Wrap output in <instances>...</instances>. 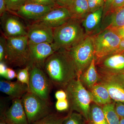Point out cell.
Returning a JSON list of instances; mask_svg holds the SVG:
<instances>
[{
	"label": "cell",
	"instance_id": "obj_1",
	"mask_svg": "<svg viewBox=\"0 0 124 124\" xmlns=\"http://www.w3.org/2000/svg\"><path fill=\"white\" fill-rule=\"evenodd\" d=\"M43 70L53 85L64 88L78 77L77 72L69 52L61 49L55 51L46 59Z\"/></svg>",
	"mask_w": 124,
	"mask_h": 124
},
{
	"label": "cell",
	"instance_id": "obj_2",
	"mask_svg": "<svg viewBox=\"0 0 124 124\" xmlns=\"http://www.w3.org/2000/svg\"><path fill=\"white\" fill-rule=\"evenodd\" d=\"M52 44L55 51L69 50L80 43L86 36L81 21L71 18L64 24L53 29Z\"/></svg>",
	"mask_w": 124,
	"mask_h": 124
},
{
	"label": "cell",
	"instance_id": "obj_3",
	"mask_svg": "<svg viewBox=\"0 0 124 124\" xmlns=\"http://www.w3.org/2000/svg\"><path fill=\"white\" fill-rule=\"evenodd\" d=\"M64 89L67 93L70 111H76L81 114L86 121H88L89 112L92 102L89 91L78 77L69 82Z\"/></svg>",
	"mask_w": 124,
	"mask_h": 124
},
{
	"label": "cell",
	"instance_id": "obj_4",
	"mask_svg": "<svg viewBox=\"0 0 124 124\" xmlns=\"http://www.w3.org/2000/svg\"><path fill=\"white\" fill-rule=\"evenodd\" d=\"M6 63L14 67L30 66L31 56L27 36L6 38Z\"/></svg>",
	"mask_w": 124,
	"mask_h": 124
},
{
	"label": "cell",
	"instance_id": "obj_5",
	"mask_svg": "<svg viewBox=\"0 0 124 124\" xmlns=\"http://www.w3.org/2000/svg\"><path fill=\"white\" fill-rule=\"evenodd\" d=\"M68 51L75 64L78 78H79L95 58L93 38L86 36L81 42Z\"/></svg>",
	"mask_w": 124,
	"mask_h": 124
},
{
	"label": "cell",
	"instance_id": "obj_6",
	"mask_svg": "<svg viewBox=\"0 0 124 124\" xmlns=\"http://www.w3.org/2000/svg\"><path fill=\"white\" fill-rule=\"evenodd\" d=\"M21 100L29 124H32L51 113L50 102L30 91L25 93Z\"/></svg>",
	"mask_w": 124,
	"mask_h": 124
},
{
	"label": "cell",
	"instance_id": "obj_7",
	"mask_svg": "<svg viewBox=\"0 0 124 124\" xmlns=\"http://www.w3.org/2000/svg\"><path fill=\"white\" fill-rule=\"evenodd\" d=\"M95 59L117 52L122 39L113 29L106 28L92 37Z\"/></svg>",
	"mask_w": 124,
	"mask_h": 124
},
{
	"label": "cell",
	"instance_id": "obj_8",
	"mask_svg": "<svg viewBox=\"0 0 124 124\" xmlns=\"http://www.w3.org/2000/svg\"><path fill=\"white\" fill-rule=\"evenodd\" d=\"M52 85L43 69L35 64L31 66L29 91L43 100L50 102V94Z\"/></svg>",
	"mask_w": 124,
	"mask_h": 124
},
{
	"label": "cell",
	"instance_id": "obj_9",
	"mask_svg": "<svg viewBox=\"0 0 124 124\" xmlns=\"http://www.w3.org/2000/svg\"><path fill=\"white\" fill-rule=\"evenodd\" d=\"M96 69L100 75L124 73V51L113 53L95 59Z\"/></svg>",
	"mask_w": 124,
	"mask_h": 124
},
{
	"label": "cell",
	"instance_id": "obj_10",
	"mask_svg": "<svg viewBox=\"0 0 124 124\" xmlns=\"http://www.w3.org/2000/svg\"><path fill=\"white\" fill-rule=\"evenodd\" d=\"M18 16L8 11L0 16L2 34L6 38L27 36V28Z\"/></svg>",
	"mask_w": 124,
	"mask_h": 124
},
{
	"label": "cell",
	"instance_id": "obj_11",
	"mask_svg": "<svg viewBox=\"0 0 124 124\" xmlns=\"http://www.w3.org/2000/svg\"><path fill=\"white\" fill-rule=\"evenodd\" d=\"M99 75L98 83L106 87L112 100L124 102V78L122 74Z\"/></svg>",
	"mask_w": 124,
	"mask_h": 124
},
{
	"label": "cell",
	"instance_id": "obj_12",
	"mask_svg": "<svg viewBox=\"0 0 124 124\" xmlns=\"http://www.w3.org/2000/svg\"><path fill=\"white\" fill-rule=\"evenodd\" d=\"M27 29L29 43L52 44L53 42V29L42 23L32 22Z\"/></svg>",
	"mask_w": 124,
	"mask_h": 124
},
{
	"label": "cell",
	"instance_id": "obj_13",
	"mask_svg": "<svg viewBox=\"0 0 124 124\" xmlns=\"http://www.w3.org/2000/svg\"><path fill=\"white\" fill-rule=\"evenodd\" d=\"M31 63L43 69L47 58L55 52L52 44L48 43L32 44L28 42Z\"/></svg>",
	"mask_w": 124,
	"mask_h": 124
},
{
	"label": "cell",
	"instance_id": "obj_14",
	"mask_svg": "<svg viewBox=\"0 0 124 124\" xmlns=\"http://www.w3.org/2000/svg\"><path fill=\"white\" fill-rule=\"evenodd\" d=\"M71 18L68 8L57 6L35 22L42 23L54 29L64 24Z\"/></svg>",
	"mask_w": 124,
	"mask_h": 124
},
{
	"label": "cell",
	"instance_id": "obj_15",
	"mask_svg": "<svg viewBox=\"0 0 124 124\" xmlns=\"http://www.w3.org/2000/svg\"><path fill=\"white\" fill-rule=\"evenodd\" d=\"M54 7L28 2L20 7L14 14L26 20L35 22Z\"/></svg>",
	"mask_w": 124,
	"mask_h": 124
},
{
	"label": "cell",
	"instance_id": "obj_16",
	"mask_svg": "<svg viewBox=\"0 0 124 124\" xmlns=\"http://www.w3.org/2000/svg\"><path fill=\"white\" fill-rule=\"evenodd\" d=\"M103 7L89 12L81 21L86 36L92 37L101 31Z\"/></svg>",
	"mask_w": 124,
	"mask_h": 124
},
{
	"label": "cell",
	"instance_id": "obj_17",
	"mask_svg": "<svg viewBox=\"0 0 124 124\" xmlns=\"http://www.w3.org/2000/svg\"><path fill=\"white\" fill-rule=\"evenodd\" d=\"M0 114H4L5 119L9 124H29L21 99L13 100L10 108Z\"/></svg>",
	"mask_w": 124,
	"mask_h": 124
},
{
	"label": "cell",
	"instance_id": "obj_18",
	"mask_svg": "<svg viewBox=\"0 0 124 124\" xmlns=\"http://www.w3.org/2000/svg\"><path fill=\"white\" fill-rule=\"evenodd\" d=\"M0 91L9 96L10 99H21L23 95L29 91L27 85L17 80L12 81L8 80L0 81Z\"/></svg>",
	"mask_w": 124,
	"mask_h": 124
},
{
	"label": "cell",
	"instance_id": "obj_19",
	"mask_svg": "<svg viewBox=\"0 0 124 124\" xmlns=\"http://www.w3.org/2000/svg\"><path fill=\"white\" fill-rule=\"evenodd\" d=\"M100 78V75L95 66L94 58L89 66L81 74L79 78L83 85L89 91L94 85L98 82Z\"/></svg>",
	"mask_w": 124,
	"mask_h": 124
},
{
	"label": "cell",
	"instance_id": "obj_20",
	"mask_svg": "<svg viewBox=\"0 0 124 124\" xmlns=\"http://www.w3.org/2000/svg\"><path fill=\"white\" fill-rule=\"evenodd\" d=\"M124 26V6L107 16L102 21L101 31Z\"/></svg>",
	"mask_w": 124,
	"mask_h": 124
},
{
	"label": "cell",
	"instance_id": "obj_21",
	"mask_svg": "<svg viewBox=\"0 0 124 124\" xmlns=\"http://www.w3.org/2000/svg\"><path fill=\"white\" fill-rule=\"evenodd\" d=\"M89 91L92 102L96 104L103 106L112 102L107 90L100 83H97Z\"/></svg>",
	"mask_w": 124,
	"mask_h": 124
},
{
	"label": "cell",
	"instance_id": "obj_22",
	"mask_svg": "<svg viewBox=\"0 0 124 124\" xmlns=\"http://www.w3.org/2000/svg\"><path fill=\"white\" fill-rule=\"evenodd\" d=\"M68 8L71 18L81 21L90 12L87 0H73Z\"/></svg>",
	"mask_w": 124,
	"mask_h": 124
},
{
	"label": "cell",
	"instance_id": "obj_23",
	"mask_svg": "<svg viewBox=\"0 0 124 124\" xmlns=\"http://www.w3.org/2000/svg\"><path fill=\"white\" fill-rule=\"evenodd\" d=\"M88 121L89 124H108L102 108L94 103L90 105Z\"/></svg>",
	"mask_w": 124,
	"mask_h": 124
},
{
	"label": "cell",
	"instance_id": "obj_24",
	"mask_svg": "<svg viewBox=\"0 0 124 124\" xmlns=\"http://www.w3.org/2000/svg\"><path fill=\"white\" fill-rule=\"evenodd\" d=\"M115 102L103 106V110L108 124H120V117L116 111Z\"/></svg>",
	"mask_w": 124,
	"mask_h": 124
},
{
	"label": "cell",
	"instance_id": "obj_25",
	"mask_svg": "<svg viewBox=\"0 0 124 124\" xmlns=\"http://www.w3.org/2000/svg\"><path fill=\"white\" fill-rule=\"evenodd\" d=\"M67 116H60L57 114L51 113L32 124H63Z\"/></svg>",
	"mask_w": 124,
	"mask_h": 124
},
{
	"label": "cell",
	"instance_id": "obj_26",
	"mask_svg": "<svg viewBox=\"0 0 124 124\" xmlns=\"http://www.w3.org/2000/svg\"><path fill=\"white\" fill-rule=\"evenodd\" d=\"M85 120L80 113L70 111L63 124H85Z\"/></svg>",
	"mask_w": 124,
	"mask_h": 124
},
{
	"label": "cell",
	"instance_id": "obj_27",
	"mask_svg": "<svg viewBox=\"0 0 124 124\" xmlns=\"http://www.w3.org/2000/svg\"><path fill=\"white\" fill-rule=\"evenodd\" d=\"M7 11L15 14L23 5L28 2V0H5Z\"/></svg>",
	"mask_w": 124,
	"mask_h": 124
},
{
	"label": "cell",
	"instance_id": "obj_28",
	"mask_svg": "<svg viewBox=\"0 0 124 124\" xmlns=\"http://www.w3.org/2000/svg\"><path fill=\"white\" fill-rule=\"evenodd\" d=\"M30 67L29 66L23 67L20 69L17 73V80L23 84L27 85L29 87V80H30Z\"/></svg>",
	"mask_w": 124,
	"mask_h": 124
},
{
	"label": "cell",
	"instance_id": "obj_29",
	"mask_svg": "<svg viewBox=\"0 0 124 124\" xmlns=\"http://www.w3.org/2000/svg\"><path fill=\"white\" fill-rule=\"evenodd\" d=\"M6 48L7 44L6 38L2 34L0 37V62H5L6 63Z\"/></svg>",
	"mask_w": 124,
	"mask_h": 124
},
{
	"label": "cell",
	"instance_id": "obj_30",
	"mask_svg": "<svg viewBox=\"0 0 124 124\" xmlns=\"http://www.w3.org/2000/svg\"><path fill=\"white\" fill-rule=\"evenodd\" d=\"M90 12L97 10L104 7V0H87Z\"/></svg>",
	"mask_w": 124,
	"mask_h": 124
},
{
	"label": "cell",
	"instance_id": "obj_31",
	"mask_svg": "<svg viewBox=\"0 0 124 124\" xmlns=\"http://www.w3.org/2000/svg\"><path fill=\"white\" fill-rule=\"evenodd\" d=\"M56 110L59 111L66 110L69 108V104L67 99L57 100L55 104Z\"/></svg>",
	"mask_w": 124,
	"mask_h": 124
},
{
	"label": "cell",
	"instance_id": "obj_32",
	"mask_svg": "<svg viewBox=\"0 0 124 124\" xmlns=\"http://www.w3.org/2000/svg\"><path fill=\"white\" fill-rule=\"evenodd\" d=\"M124 6V0H113L110 8L105 17L109 14L112 13L117 9L120 8Z\"/></svg>",
	"mask_w": 124,
	"mask_h": 124
},
{
	"label": "cell",
	"instance_id": "obj_33",
	"mask_svg": "<svg viewBox=\"0 0 124 124\" xmlns=\"http://www.w3.org/2000/svg\"><path fill=\"white\" fill-rule=\"evenodd\" d=\"M28 2H33L53 7H57L54 0H28Z\"/></svg>",
	"mask_w": 124,
	"mask_h": 124
},
{
	"label": "cell",
	"instance_id": "obj_34",
	"mask_svg": "<svg viewBox=\"0 0 124 124\" xmlns=\"http://www.w3.org/2000/svg\"><path fill=\"white\" fill-rule=\"evenodd\" d=\"M115 109L120 118L124 117V102H115Z\"/></svg>",
	"mask_w": 124,
	"mask_h": 124
},
{
	"label": "cell",
	"instance_id": "obj_35",
	"mask_svg": "<svg viewBox=\"0 0 124 124\" xmlns=\"http://www.w3.org/2000/svg\"><path fill=\"white\" fill-rule=\"evenodd\" d=\"M17 77V73L13 69L10 68H8L7 69L6 73L4 77V78L6 80H12L16 78Z\"/></svg>",
	"mask_w": 124,
	"mask_h": 124
},
{
	"label": "cell",
	"instance_id": "obj_36",
	"mask_svg": "<svg viewBox=\"0 0 124 124\" xmlns=\"http://www.w3.org/2000/svg\"><path fill=\"white\" fill-rule=\"evenodd\" d=\"M113 0H104V4L103 7V13L102 20L104 19L109 9L113 2Z\"/></svg>",
	"mask_w": 124,
	"mask_h": 124
},
{
	"label": "cell",
	"instance_id": "obj_37",
	"mask_svg": "<svg viewBox=\"0 0 124 124\" xmlns=\"http://www.w3.org/2000/svg\"><path fill=\"white\" fill-rule=\"evenodd\" d=\"M73 0H54L58 6L68 8L70 5Z\"/></svg>",
	"mask_w": 124,
	"mask_h": 124
},
{
	"label": "cell",
	"instance_id": "obj_38",
	"mask_svg": "<svg viewBox=\"0 0 124 124\" xmlns=\"http://www.w3.org/2000/svg\"><path fill=\"white\" fill-rule=\"evenodd\" d=\"M55 97L57 100H65L67 99V93L65 90H60L56 91Z\"/></svg>",
	"mask_w": 124,
	"mask_h": 124
},
{
	"label": "cell",
	"instance_id": "obj_39",
	"mask_svg": "<svg viewBox=\"0 0 124 124\" xmlns=\"http://www.w3.org/2000/svg\"><path fill=\"white\" fill-rule=\"evenodd\" d=\"M117 33L122 40H124V26L116 28H111Z\"/></svg>",
	"mask_w": 124,
	"mask_h": 124
},
{
	"label": "cell",
	"instance_id": "obj_40",
	"mask_svg": "<svg viewBox=\"0 0 124 124\" xmlns=\"http://www.w3.org/2000/svg\"><path fill=\"white\" fill-rule=\"evenodd\" d=\"M8 67L7 64L5 62H0V75L4 77L6 73Z\"/></svg>",
	"mask_w": 124,
	"mask_h": 124
},
{
	"label": "cell",
	"instance_id": "obj_41",
	"mask_svg": "<svg viewBox=\"0 0 124 124\" xmlns=\"http://www.w3.org/2000/svg\"><path fill=\"white\" fill-rule=\"evenodd\" d=\"M7 11L5 0H0V16Z\"/></svg>",
	"mask_w": 124,
	"mask_h": 124
},
{
	"label": "cell",
	"instance_id": "obj_42",
	"mask_svg": "<svg viewBox=\"0 0 124 124\" xmlns=\"http://www.w3.org/2000/svg\"><path fill=\"white\" fill-rule=\"evenodd\" d=\"M0 124H9L6 121L5 119L4 114H0Z\"/></svg>",
	"mask_w": 124,
	"mask_h": 124
},
{
	"label": "cell",
	"instance_id": "obj_43",
	"mask_svg": "<svg viewBox=\"0 0 124 124\" xmlns=\"http://www.w3.org/2000/svg\"><path fill=\"white\" fill-rule=\"evenodd\" d=\"M124 51V40H122L120 44L118 52H123Z\"/></svg>",
	"mask_w": 124,
	"mask_h": 124
},
{
	"label": "cell",
	"instance_id": "obj_44",
	"mask_svg": "<svg viewBox=\"0 0 124 124\" xmlns=\"http://www.w3.org/2000/svg\"><path fill=\"white\" fill-rule=\"evenodd\" d=\"M120 124H124V117L120 118Z\"/></svg>",
	"mask_w": 124,
	"mask_h": 124
},
{
	"label": "cell",
	"instance_id": "obj_45",
	"mask_svg": "<svg viewBox=\"0 0 124 124\" xmlns=\"http://www.w3.org/2000/svg\"><path fill=\"white\" fill-rule=\"evenodd\" d=\"M122 76H123V77L124 78V73H123V74H122Z\"/></svg>",
	"mask_w": 124,
	"mask_h": 124
}]
</instances>
